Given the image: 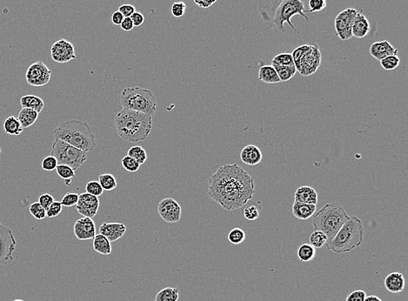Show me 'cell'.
<instances>
[{
    "label": "cell",
    "instance_id": "6da1fadb",
    "mask_svg": "<svg viewBox=\"0 0 408 301\" xmlns=\"http://www.w3.org/2000/svg\"><path fill=\"white\" fill-rule=\"evenodd\" d=\"M255 193V184L237 164L223 165L209 178L208 196L228 212L243 207Z\"/></svg>",
    "mask_w": 408,
    "mask_h": 301
},
{
    "label": "cell",
    "instance_id": "7a4b0ae2",
    "mask_svg": "<svg viewBox=\"0 0 408 301\" xmlns=\"http://www.w3.org/2000/svg\"><path fill=\"white\" fill-rule=\"evenodd\" d=\"M153 116L140 111L123 108L114 118V126L119 137L132 143L147 140L153 126Z\"/></svg>",
    "mask_w": 408,
    "mask_h": 301
},
{
    "label": "cell",
    "instance_id": "3957f363",
    "mask_svg": "<svg viewBox=\"0 0 408 301\" xmlns=\"http://www.w3.org/2000/svg\"><path fill=\"white\" fill-rule=\"evenodd\" d=\"M53 135L55 138L65 141L84 152L93 151L97 146L91 126L80 120H70L63 122L54 129Z\"/></svg>",
    "mask_w": 408,
    "mask_h": 301
},
{
    "label": "cell",
    "instance_id": "277c9868",
    "mask_svg": "<svg viewBox=\"0 0 408 301\" xmlns=\"http://www.w3.org/2000/svg\"><path fill=\"white\" fill-rule=\"evenodd\" d=\"M364 234L362 220L355 216L349 217L333 239L326 243V248L335 254L347 253L362 246Z\"/></svg>",
    "mask_w": 408,
    "mask_h": 301
},
{
    "label": "cell",
    "instance_id": "5b68a950",
    "mask_svg": "<svg viewBox=\"0 0 408 301\" xmlns=\"http://www.w3.org/2000/svg\"><path fill=\"white\" fill-rule=\"evenodd\" d=\"M348 219L349 216L341 205L337 203H329L315 214L313 224L315 231H322L326 234L328 243Z\"/></svg>",
    "mask_w": 408,
    "mask_h": 301
},
{
    "label": "cell",
    "instance_id": "8992f818",
    "mask_svg": "<svg viewBox=\"0 0 408 301\" xmlns=\"http://www.w3.org/2000/svg\"><path fill=\"white\" fill-rule=\"evenodd\" d=\"M121 104L123 108L140 111L153 116L156 111L157 103L154 94L145 88L127 87L121 95Z\"/></svg>",
    "mask_w": 408,
    "mask_h": 301
},
{
    "label": "cell",
    "instance_id": "52a82bcc",
    "mask_svg": "<svg viewBox=\"0 0 408 301\" xmlns=\"http://www.w3.org/2000/svg\"><path fill=\"white\" fill-rule=\"evenodd\" d=\"M276 9L273 18L268 21V25L270 27H274L281 32H285V29L284 24L286 23L291 27L294 32L299 33L296 28L294 27L292 22V18L296 15H300L308 22L309 18L305 12H310L309 10H305L304 3L301 0H276Z\"/></svg>",
    "mask_w": 408,
    "mask_h": 301
},
{
    "label": "cell",
    "instance_id": "ba28073f",
    "mask_svg": "<svg viewBox=\"0 0 408 301\" xmlns=\"http://www.w3.org/2000/svg\"><path fill=\"white\" fill-rule=\"evenodd\" d=\"M51 155L56 158L59 165H66L74 171L79 169L87 160V152L58 138L53 141Z\"/></svg>",
    "mask_w": 408,
    "mask_h": 301
},
{
    "label": "cell",
    "instance_id": "9c48e42d",
    "mask_svg": "<svg viewBox=\"0 0 408 301\" xmlns=\"http://www.w3.org/2000/svg\"><path fill=\"white\" fill-rule=\"evenodd\" d=\"M17 245L13 233L0 222V265L13 262V252Z\"/></svg>",
    "mask_w": 408,
    "mask_h": 301
},
{
    "label": "cell",
    "instance_id": "30bf717a",
    "mask_svg": "<svg viewBox=\"0 0 408 301\" xmlns=\"http://www.w3.org/2000/svg\"><path fill=\"white\" fill-rule=\"evenodd\" d=\"M358 13V10L354 8H347L336 16L334 21L336 35L338 36L341 40L345 41L352 38V24L354 22Z\"/></svg>",
    "mask_w": 408,
    "mask_h": 301
},
{
    "label": "cell",
    "instance_id": "8fae6325",
    "mask_svg": "<svg viewBox=\"0 0 408 301\" xmlns=\"http://www.w3.org/2000/svg\"><path fill=\"white\" fill-rule=\"evenodd\" d=\"M51 75L52 71L47 67L46 64L43 62L38 61L31 64L28 67L26 73V79L28 85L40 87L50 82Z\"/></svg>",
    "mask_w": 408,
    "mask_h": 301
},
{
    "label": "cell",
    "instance_id": "7c38bea8",
    "mask_svg": "<svg viewBox=\"0 0 408 301\" xmlns=\"http://www.w3.org/2000/svg\"><path fill=\"white\" fill-rule=\"evenodd\" d=\"M321 63V53L317 47L311 45L309 50L303 56L300 60L297 72L302 76H311L317 72Z\"/></svg>",
    "mask_w": 408,
    "mask_h": 301
},
{
    "label": "cell",
    "instance_id": "4fadbf2b",
    "mask_svg": "<svg viewBox=\"0 0 408 301\" xmlns=\"http://www.w3.org/2000/svg\"><path fill=\"white\" fill-rule=\"evenodd\" d=\"M51 56L54 61L60 64L76 59L74 44L64 38L57 40L51 47Z\"/></svg>",
    "mask_w": 408,
    "mask_h": 301
},
{
    "label": "cell",
    "instance_id": "5bb4252c",
    "mask_svg": "<svg viewBox=\"0 0 408 301\" xmlns=\"http://www.w3.org/2000/svg\"><path fill=\"white\" fill-rule=\"evenodd\" d=\"M159 216L166 223L179 222L182 214V209L179 203L174 199H162L158 205Z\"/></svg>",
    "mask_w": 408,
    "mask_h": 301
},
{
    "label": "cell",
    "instance_id": "9a60e30c",
    "mask_svg": "<svg viewBox=\"0 0 408 301\" xmlns=\"http://www.w3.org/2000/svg\"><path fill=\"white\" fill-rule=\"evenodd\" d=\"M75 206L77 212L80 215L93 219L97 215L100 208V199L98 197L91 195L89 193H83L79 197V201Z\"/></svg>",
    "mask_w": 408,
    "mask_h": 301
},
{
    "label": "cell",
    "instance_id": "2e32d148",
    "mask_svg": "<svg viewBox=\"0 0 408 301\" xmlns=\"http://www.w3.org/2000/svg\"><path fill=\"white\" fill-rule=\"evenodd\" d=\"M74 231L79 240H93L96 235V225L91 218L83 217L74 224Z\"/></svg>",
    "mask_w": 408,
    "mask_h": 301
},
{
    "label": "cell",
    "instance_id": "e0dca14e",
    "mask_svg": "<svg viewBox=\"0 0 408 301\" xmlns=\"http://www.w3.org/2000/svg\"><path fill=\"white\" fill-rule=\"evenodd\" d=\"M127 231V226L122 223H103L100 225V234L108 239L110 242H115L123 237Z\"/></svg>",
    "mask_w": 408,
    "mask_h": 301
},
{
    "label": "cell",
    "instance_id": "ac0fdd59",
    "mask_svg": "<svg viewBox=\"0 0 408 301\" xmlns=\"http://www.w3.org/2000/svg\"><path fill=\"white\" fill-rule=\"evenodd\" d=\"M370 54L374 59L380 61L388 56L398 55L399 51L394 48L388 40H383L371 44Z\"/></svg>",
    "mask_w": 408,
    "mask_h": 301
},
{
    "label": "cell",
    "instance_id": "d6986e66",
    "mask_svg": "<svg viewBox=\"0 0 408 301\" xmlns=\"http://www.w3.org/2000/svg\"><path fill=\"white\" fill-rule=\"evenodd\" d=\"M241 159L243 163L248 166H256L263 159L260 149L253 145H248L241 150Z\"/></svg>",
    "mask_w": 408,
    "mask_h": 301
},
{
    "label": "cell",
    "instance_id": "ffe728a7",
    "mask_svg": "<svg viewBox=\"0 0 408 301\" xmlns=\"http://www.w3.org/2000/svg\"><path fill=\"white\" fill-rule=\"evenodd\" d=\"M370 23L365 15L362 12H358L356 16L354 22L352 24V37L357 38H363L370 32Z\"/></svg>",
    "mask_w": 408,
    "mask_h": 301
},
{
    "label": "cell",
    "instance_id": "44dd1931",
    "mask_svg": "<svg viewBox=\"0 0 408 301\" xmlns=\"http://www.w3.org/2000/svg\"><path fill=\"white\" fill-rule=\"evenodd\" d=\"M295 201L301 202L305 204L317 205L318 193L315 189L308 186L299 187L294 194Z\"/></svg>",
    "mask_w": 408,
    "mask_h": 301
},
{
    "label": "cell",
    "instance_id": "7402d4cb",
    "mask_svg": "<svg viewBox=\"0 0 408 301\" xmlns=\"http://www.w3.org/2000/svg\"><path fill=\"white\" fill-rule=\"evenodd\" d=\"M405 279L400 272H392L385 279V287L388 292L399 293L405 288Z\"/></svg>",
    "mask_w": 408,
    "mask_h": 301
},
{
    "label": "cell",
    "instance_id": "603a6c76",
    "mask_svg": "<svg viewBox=\"0 0 408 301\" xmlns=\"http://www.w3.org/2000/svg\"><path fill=\"white\" fill-rule=\"evenodd\" d=\"M316 213V205L305 204L301 202L294 201L293 205V214L300 220H307Z\"/></svg>",
    "mask_w": 408,
    "mask_h": 301
},
{
    "label": "cell",
    "instance_id": "cb8c5ba5",
    "mask_svg": "<svg viewBox=\"0 0 408 301\" xmlns=\"http://www.w3.org/2000/svg\"><path fill=\"white\" fill-rule=\"evenodd\" d=\"M258 80L266 84H278L280 82L278 73L273 65H262L259 68Z\"/></svg>",
    "mask_w": 408,
    "mask_h": 301
},
{
    "label": "cell",
    "instance_id": "d4e9b609",
    "mask_svg": "<svg viewBox=\"0 0 408 301\" xmlns=\"http://www.w3.org/2000/svg\"><path fill=\"white\" fill-rule=\"evenodd\" d=\"M20 105L22 108L33 109L39 113L44 109V103L41 98L36 95H25L21 97Z\"/></svg>",
    "mask_w": 408,
    "mask_h": 301
},
{
    "label": "cell",
    "instance_id": "484cf974",
    "mask_svg": "<svg viewBox=\"0 0 408 301\" xmlns=\"http://www.w3.org/2000/svg\"><path fill=\"white\" fill-rule=\"evenodd\" d=\"M94 251L102 255H110L112 253V245L107 238L102 234H96L92 240Z\"/></svg>",
    "mask_w": 408,
    "mask_h": 301
},
{
    "label": "cell",
    "instance_id": "4316f807",
    "mask_svg": "<svg viewBox=\"0 0 408 301\" xmlns=\"http://www.w3.org/2000/svg\"><path fill=\"white\" fill-rule=\"evenodd\" d=\"M38 113L33 109L22 108L18 112V120L23 128L33 126L38 120Z\"/></svg>",
    "mask_w": 408,
    "mask_h": 301
},
{
    "label": "cell",
    "instance_id": "83f0119b",
    "mask_svg": "<svg viewBox=\"0 0 408 301\" xmlns=\"http://www.w3.org/2000/svg\"><path fill=\"white\" fill-rule=\"evenodd\" d=\"M4 130L7 134L18 136L23 132V128L21 126L18 118L10 116L4 122Z\"/></svg>",
    "mask_w": 408,
    "mask_h": 301
},
{
    "label": "cell",
    "instance_id": "f1b7e54d",
    "mask_svg": "<svg viewBox=\"0 0 408 301\" xmlns=\"http://www.w3.org/2000/svg\"><path fill=\"white\" fill-rule=\"evenodd\" d=\"M316 254V249L310 244H303L297 250V257L299 258L300 262L308 263L314 260Z\"/></svg>",
    "mask_w": 408,
    "mask_h": 301
},
{
    "label": "cell",
    "instance_id": "f546056e",
    "mask_svg": "<svg viewBox=\"0 0 408 301\" xmlns=\"http://www.w3.org/2000/svg\"><path fill=\"white\" fill-rule=\"evenodd\" d=\"M276 70L280 82H287L293 79L297 73L295 65H273Z\"/></svg>",
    "mask_w": 408,
    "mask_h": 301
},
{
    "label": "cell",
    "instance_id": "4dcf8cb0",
    "mask_svg": "<svg viewBox=\"0 0 408 301\" xmlns=\"http://www.w3.org/2000/svg\"><path fill=\"white\" fill-rule=\"evenodd\" d=\"M179 290L176 287H165L160 290L155 297V301H178Z\"/></svg>",
    "mask_w": 408,
    "mask_h": 301
},
{
    "label": "cell",
    "instance_id": "1f68e13d",
    "mask_svg": "<svg viewBox=\"0 0 408 301\" xmlns=\"http://www.w3.org/2000/svg\"><path fill=\"white\" fill-rule=\"evenodd\" d=\"M99 182L103 190L112 191L117 187V180L111 173H104L99 176Z\"/></svg>",
    "mask_w": 408,
    "mask_h": 301
},
{
    "label": "cell",
    "instance_id": "d6a6232c",
    "mask_svg": "<svg viewBox=\"0 0 408 301\" xmlns=\"http://www.w3.org/2000/svg\"><path fill=\"white\" fill-rule=\"evenodd\" d=\"M327 237L326 234L320 231H315L309 236V244L315 249L321 248L326 246Z\"/></svg>",
    "mask_w": 408,
    "mask_h": 301
},
{
    "label": "cell",
    "instance_id": "836d02e7",
    "mask_svg": "<svg viewBox=\"0 0 408 301\" xmlns=\"http://www.w3.org/2000/svg\"><path fill=\"white\" fill-rule=\"evenodd\" d=\"M127 155L134 158L141 165L144 164L147 159V154L146 150L140 146H134L130 148L127 152Z\"/></svg>",
    "mask_w": 408,
    "mask_h": 301
},
{
    "label": "cell",
    "instance_id": "e575fe53",
    "mask_svg": "<svg viewBox=\"0 0 408 301\" xmlns=\"http://www.w3.org/2000/svg\"><path fill=\"white\" fill-rule=\"evenodd\" d=\"M245 205H246V207L243 210L245 219L250 220V221H253V220L258 219L259 216V207L258 205L252 201L247 202Z\"/></svg>",
    "mask_w": 408,
    "mask_h": 301
},
{
    "label": "cell",
    "instance_id": "d590c367",
    "mask_svg": "<svg viewBox=\"0 0 408 301\" xmlns=\"http://www.w3.org/2000/svg\"><path fill=\"white\" fill-rule=\"evenodd\" d=\"M227 239L233 245H239L244 242L246 240V234L242 229L235 227L230 231L229 234L227 235Z\"/></svg>",
    "mask_w": 408,
    "mask_h": 301
},
{
    "label": "cell",
    "instance_id": "8d00e7d4",
    "mask_svg": "<svg viewBox=\"0 0 408 301\" xmlns=\"http://www.w3.org/2000/svg\"><path fill=\"white\" fill-rule=\"evenodd\" d=\"M379 62H380V64H381V66L384 70L393 71L399 66L400 59H399L398 55H390L386 57Z\"/></svg>",
    "mask_w": 408,
    "mask_h": 301
},
{
    "label": "cell",
    "instance_id": "74e56055",
    "mask_svg": "<svg viewBox=\"0 0 408 301\" xmlns=\"http://www.w3.org/2000/svg\"><path fill=\"white\" fill-rule=\"evenodd\" d=\"M272 65H294L293 56L290 53H280L272 60Z\"/></svg>",
    "mask_w": 408,
    "mask_h": 301
},
{
    "label": "cell",
    "instance_id": "f35d334b",
    "mask_svg": "<svg viewBox=\"0 0 408 301\" xmlns=\"http://www.w3.org/2000/svg\"><path fill=\"white\" fill-rule=\"evenodd\" d=\"M121 164H122V167L130 173H135L140 167V164L138 163V161L128 155L125 156L122 158Z\"/></svg>",
    "mask_w": 408,
    "mask_h": 301
},
{
    "label": "cell",
    "instance_id": "ab89813d",
    "mask_svg": "<svg viewBox=\"0 0 408 301\" xmlns=\"http://www.w3.org/2000/svg\"><path fill=\"white\" fill-rule=\"evenodd\" d=\"M56 172L58 175L63 178L64 180L73 179L75 177V171L66 165H58L56 167Z\"/></svg>",
    "mask_w": 408,
    "mask_h": 301
},
{
    "label": "cell",
    "instance_id": "60d3db41",
    "mask_svg": "<svg viewBox=\"0 0 408 301\" xmlns=\"http://www.w3.org/2000/svg\"><path fill=\"white\" fill-rule=\"evenodd\" d=\"M30 214L36 219L42 220L46 217V210L38 202H34L29 207Z\"/></svg>",
    "mask_w": 408,
    "mask_h": 301
},
{
    "label": "cell",
    "instance_id": "b9f144b4",
    "mask_svg": "<svg viewBox=\"0 0 408 301\" xmlns=\"http://www.w3.org/2000/svg\"><path fill=\"white\" fill-rule=\"evenodd\" d=\"M103 188L100 186L99 181L92 180V181L88 182L87 184H85V193H89L91 195H93V196L99 198V197L103 194Z\"/></svg>",
    "mask_w": 408,
    "mask_h": 301
},
{
    "label": "cell",
    "instance_id": "7bdbcfd3",
    "mask_svg": "<svg viewBox=\"0 0 408 301\" xmlns=\"http://www.w3.org/2000/svg\"><path fill=\"white\" fill-rule=\"evenodd\" d=\"M311 45L308 44H304V45H300V47H297L294 49V52L292 53L293 56V59H294V65L295 67L298 68L299 64H300V60L303 58V56L305 55V53L309 50Z\"/></svg>",
    "mask_w": 408,
    "mask_h": 301
},
{
    "label": "cell",
    "instance_id": "ee69618b",
    "mask_svg": "<svg viewBox=\"0 0 408 301\" xmlns=\"http://www.w3.org/2000/svg\"><path fill=\"white\" fill-rule=\"evenodd\" d=\"M59 165L56 158L53 155L46 156L43 158L41 162L42 169L45 172H53L56 170L57 166Z\"/></svg>",
    "mask_w": 408,
    "mask_h": 301
},
{
    "label": "cell",
    "instance_id": "f6af8a7d",
    "mask_svg": "<svg viewBox=\"0 0 408 301\" xmlns=\"http://www.w3.org/2000/svg\"><path fill=\"white\" fill-rule=\"evenodd\" d=\"M79 197H80V195L76 193H66L65 196L63 197V199H61L62 205L66 206V207L75 206L78 201H79Z\"/></svg>",
    "mask_w": 408,
    "mask_h": 301
},
{
    "label": "cell",
    "instance_id": "bcb514c9",
    "mask_svg": "<svg viewBox=\"0 0 408 301\" xmlns=\"http://www.w3.org/2000/svg\"><path fill=\"white\" fill-rule=\"evenodd\" d=\"M185 10H186V5L185 2L180 1V2H174L171 8V12L172 14L174 15L175 18H181L185 13Z\"/></svg>",
    "mask_w": 408,
    "mask_h": 301
},
{
    "label": "cell",
    "instance_id": "7dc6e473",
    "mask_svg": "<svg viewBox=\"0 0 408 301\" xmlns=\"http://www.w3.org/2000/svg\"><path fill=\"white\" fill-rule=\"evenodd\" d=\"M62 208H63V205H62L61 202H53L46 210V217L55 218V217L59 216V214H61Z\"/></svg>",
    "mask_w": 408,
    "mask_h": 301
},
{
    "label": "cell",
    "instance_id": "c3c4849f",
    "mask_svg": "<svg viewBox=\"0 0 408 301\" xmlns=\"http://www.w3.org/2000/svg\"><path fill=\"white\" fill-rule=\"evenodd\" d=\"M309 7L310 12H321L325 9L326 6V0H309Z\"/></svg>",
    "mask_w": 408,
    "mask_h": 301
},
{
    "label": "cell",
    "instance_id": "681fc988",
    "mask_svg": "<svg viewBox=\"0 0 408 301\" xmlns=\"http://www.w3.org/2000/svg\"><path fill=\"white\" fill-rule=\"evenodd\" d=\"M367 293L362 290H355L347 296L346 301H365Z\"/></svg>",
    "mask_w": 408,
    "mask_h": 301
},
{
    "label": "cell",
    "instance_id": "f907efd6",
    "mask_svg": "<svg viewBox=\"0 0 408 301\" xmlns=\"http://www.w3.org/2000/svg\"><path fill=\"white\" fill-rule=\"evenodd\" d=\"M118 12H121V14L123 15L124 18H130L134 12H136L135 7L130 5V4H125V5H121L118 7Z\"/></svg>",
    "mask_w": 408,
    "mask_h": 301
},
{
    "label": "cell",
    "instance_id": "816d5d0a",
    "mask_svg": "<svg viewBox=\"0 0 408 301\" xmlns=\"http://www.w3.org/2000/svg\"><path fill=\"white\" fill-rule=\"evenodd\" d=\"M53 202H54V198H53L51 194H49V193H44V194H42L41 196L39 197V199H38V203H39L45 210L48 209V207L53 204Z\"/></svg>",
    "mask_w": 408,
    "mask_h": 301
},
{
    "label": "cell",
    "instance_id": "f5cc1de1",
    "mask_svg": "<svg viewBox=\"0 0 408 301\" xmlns=\"http://www.w3.org/2000/svg\"><path fill=\"white\" fill-rule=\"evenodd\" d=\"M130 18H132V22H133V25H134V27H139L144 24L145 22V17L144 15L142 14L141 12H137L136 11L130 17Z\"/></svg>",
    "mask_w": 408,
    "mask_h": 301
},
{
    "label": "cell",
    "instance_id": "db71d44e",
    "mask_svg": "<svg viewBox=\"0 0 408 301\" xmlns=\"http://www.w3.org/2000/svg\"><path fill=\"white\" fill-rule=\"evenodd\" d=\"M121 27L126 32H130L134 28V25L131 18H124L122 23L121 24Z\"/></svg>",
    "mask_w": 408,
    "mask_h": 301
},
{
    "label": "cell",
    "instance_id": "11a10c76",
    "mask_svg": "<svg viewBox=\"0 0 408 301\" xmlns=\"http://www.w3.org/2000/svg\"><path fill=\"white\" fill-rule=\"evenodd\" d=\"M194 2L201 8L206 9V8L211 7L212 5H214L217 2V0H194Z\"/></svg>",
    "mask_w": 408,
    "mask_h": 301
},
{
    "label": "cell",
    "instance_id": "9f6ffc18",
    "mask_svg": "<svg viewBox=\"0 0 408 301\" xmlns=\"http://www.w3.org/2000/svg\"><path fill=\"white\" fill-rule=\"evenodd\" d=\"M124 19L123 15L121 14L118 11L113 12L112 15V22L115 26H121Z\"/></svg>",
    "mask_w": 408,
    "mask_h": 301
},
{
    "label": "cell",
    "instance_id": "6f0895ef",
    "mask_svg": "<svg viewBox=\"0 0 408 301\" xmlns=\"http://www.w3.org/2000/svg\"><path fill=\"white\" fill-rule=\"evenodd\" d=\"M365 301H382L378 296L371 295L367 296L365 298Z\"/></svg>",
    "mask_w": 408,
    "mask_h": 301
},
{
    "label": "cell",
    "instance_id": "680465c9",
    "mask_svg": "<svg viewBox=\"0 0 408 301\" xmlns=\"http://www.w3.org/2000/svg\"><path fill=\"white\" fill-rule=\"evenodd\" d=\"M1 152H2V147L0 146V154H1Z\"/></svg>",
    "mask_w": 408,
    "mask_h": 301
},
{
    "label": "cell",
    "instance_id": "91938a15",
    "mask_svg": "<svg viewBox=\"0 0 408 301\" xmlns=\"http://www.w3.org/2000/svg\"><path fill=\"white\" fill-rule=\"evenodd\" d=\"M13 301H23V300H22V299H15V300Z\"/></svg>",
    "mask_w": 408,
    "mask_h": 301
}]
</instances>
